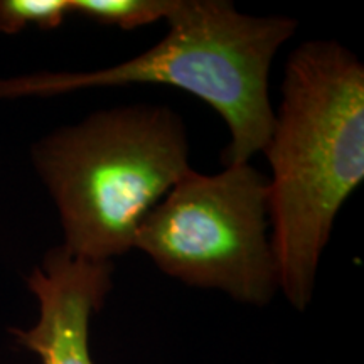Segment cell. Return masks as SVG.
<instances>
[{"label": "cell", "instance_id": "1", "mask_svg": "<svg viewBox=\"0 0 364 364\" xmlns=\"http://www.w3.org/2000/svg\"><path fill=\"white\" fill-rule=\"evenodd\" d=\"M262 152L272 169L268 208L279 290L306 311L336 216L364 179V66L349 49L334 41L294 49Z\"/></svg>", "mask_w": 364, "mask_h": 364}, {"label": "cell", "instance_id": "2", "mask_svg": "<svg viewBox=\"0 0 364 364\" xmlns=\"http://www.w3.org/2000/svg\"><path fill=\"white\" fill-rule=\"evenodd\" d=\"M31 161L56 206L63 247L93 262L134 250L147 213L191 171L184 122L166 105L91 113L34 142Z\"/></svg>", "mask_w": 364, "mask_h": 364}, {"label": "cell", "instance_id": "3", "mask_svg": "<svg viewBox=\"0 0 364 364\" xmlns=\"http://www.w3.org/2000/svg\"><path fill=\"white\" fill-rule=\"evenodd\" d=\"M166 38L129 61L90 73H43L0 80V98L48 97L130 83L189 91L226 122L225 166L250 162L272 135L268 76L275 54L297 29L290 17L240 12L228 0H177Z\"/></svg>", "mask_w": 364, "mask_h": 364}, {"label": "cell", "instance_id": "4", "mask_svg": "<svg viewBox=\"0 0 364 364\" xmlns=\"http://www.w3.org/2000/svg\"><path fill=\"white\" fill-rule=\"evenodd\" d=\"M268 194L250 162L213 176L191 169L140 223L134 250L182 284L267 306L279 292Z\"/></svg>", "mask_w": 364, "mask_h": 364}, {"label": "cell", "instance_id": "5", "mask_svg": "<svg viewBox=\"0 0 364 364\" xmlns=\"http://www.w3.org/2000/svg\"><path fill=\"white\" fill-rule=\"evenodd\" d=\"M112 262L76 257L59 245L26 277L39 306L34 326L9 329L16 343L38 354L41 364H93L90 321L112 290Z\"/></svg>", "mask_w": 364, "mask_h": 364}, {"label": "cell", "instance_id": "6", "mask_svg": "<svg viewBox=\"0 0 364 364\" xmlns=\"http://www.w3.org/2000/svg\"><path fill=\"white\" fill-rule=\"evenodd\" d=\"M177 0H71V14L120 29L154 24L174 12Z\"/></svg>", "mask_w": 364, "mask_h": 364}, {"label": "cell", "instance_id": "7", "mask_svg": "<svg viewBox=\"0 0 364 364\" xmlns=\"http://www.w3.org/2000/svg\"><path fill=\"white\" fill-rule=\"evenodd\" d=\"M71 14V0H0V33L19 34L26 27L56 29Z\"/></svg>", "mask_w": 364, "mask_h": 364}]
</instances>
